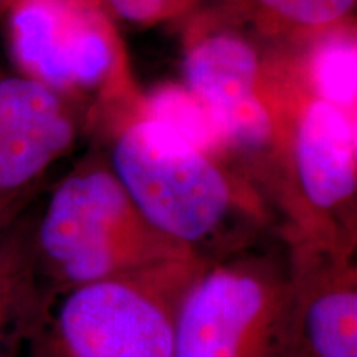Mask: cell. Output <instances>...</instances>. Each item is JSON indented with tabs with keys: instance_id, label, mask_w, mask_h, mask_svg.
Returning <instances> with one entry per match:
<instances>
[{
	"instance_id": "cell-4",
	"label": "cell",
	"mask_w": 357,
	"mask_h": 357,
	"mask_svg": "<svg viewBox=\"0 0 357 357\" xmlns=\"http://www.w3.org/2000/svg\"><path fill=\"white\" fill-rule=\"evenodd\" d=\"M181 257L53 298L32 357H172L182 298L202 270Z\"/></svg>"
},
{
	"instance_id": "cell-3",
	"label": "cell",
	"mask_w": 357,
	"mask_h": 357,
	"mask_svg": "<svg viewBox=\"0 0 357 357\" xmlns=\"http://www.w3.org/2000/svg\"><path fill=\"white\" fill-rule=\"evenodd\" d=\"M291 305L284 238L207 261L177 310L172 357H289Z\"/></svg>"
},
{
	"instance_id": "cell-6",
	"label": "cell",
	"mask_w": 357,
	"mask_h": 357,
	"mask_svg": "<svg viewBox=\"0 0 357 357\" xmlns=\"http://www.w3.org/2000/svg\"><path fill=\"white\" fill-rule=\"evenodd\" d=\"M284 242L293 275L289 357H357L356 252L305 238Z\"/></svg>"
},
{
	"instance_id": "cell-12",
	"label": "cell",
	"mask_w": 357,
	"mask_h": 357,
	"mask_svg": "<svg viewBox=\"0 0 357 357\" xmlns=\"http://www.w3.org/2000/svg\"><path fill=\"white\" fill-rule=\"evenodd\" d=\"M280 19L303 26H324L341 20L356 0H253Z\"/></svg>"
},
{
	"instance_id": "cell-1",
	"label": "cell",
	"mask_w": 357,
	"mask_h": 357,
	"mask_svg": "<svg viewBox=\"0 0 357 357\" xmlns=\"http://www.w3.org/2000/svg\"><path fill=\"white\" fill-rule=\"evenodd\" d=\"M108 166L142 218L204 261L255 243L240 217L263 225L258 197L225 162L149 118L116 136Z\"/></svg>"
},
{
	"instance_id": "cell-14",
	"label": "cell",
	"mask_w": 357,
	"mask_h": 357,
	"mask_svg": "<svg viewBox=\"0 0 357 357\" xmlns=\"http://www.w3.org/2000/svg\"><path fill=\"white\" fill-rule=\"evenodd\" d=\"M30 199H32V192L22 195V197L15 200H10V202L0 204V235H2L17 218H20L22 212H24L26 204L30 202Z\"/></svg>"
},
{
	"instance_id": "cell-10",
	"label": "cell",
	"mask_w": 357,
	"mask_h": 357,
	"mask_svg": "<svg viewBox=\"0 0 357 357\" xmlns=\"http://www.w3.org/2000/svg\"><path fill=\"white\" fill-rule=\"evenodd\" d=\"M146 118L172 129L190 144L227 164V153L211 109L189 88L164 86L151 96Z\"/></svg>"
},
{
	"instance_id": "cell-11",
	"label": "cell",
	"mask_w": 357,
	"mask_h": 357,
	"mask_svg": "<svg viewBox=\"0 0 357 357\" xmlns=\"http://www.w3.org/2000/svg\"><path fill=\"white\" fill-rule=\"evenodd\" d=\"M311 79L324 100L351 111L357 95V50L349 38H329L314 52Z\"/></svg>"
},
{
	"instance_id": "cell-7",
	"label": "cell",
	"mask_w": 357,
	"mask_h": 357,
	"mask_svg": "<svg viewBox=\"0 0 357 357\" xmlns=\"http://www.w3.org/2000/svg\"><path fill=\"white\" fill-rule=\"evenodd\" d=\"M75 137L65 95L25 75L0 77V204L33 192Z\"/></svg>"
},
{
	"instance_id": "cell-8",
	"label": "cell",
	"mask_w": 357,
	"mask_h": 357,
	"mask_svg": "<svg viewBox=\"0 0 357 357\" xmlns=\"http://www.w3.org/2000/svg\"><path fill=\"white\" fill-rule=\"evenodd\" d=\"M258 56L245 40L213 35L185 60L187 88L215 119L227 159L258 154L273 141V119L257 96Z\"/></svg>"
},
{
	"instance_id": "cell-2",
	"label": "cell",
	"mask_w": 357,
	"mask_h": 357,
	"mask_svg": "<svg viewBox=\"0 0 357 357\" xmlns=\"http://www.w3.org/2000/svg\"><path fill=\"white\" fill-rule=\"evenodd\" d=\"M38 271L53 298L155 263L195 257L147 223L105 162H83L32 225Z\"/></svg>"
},
{
	"instance_id": "cell-5",
	"label": "cell",
	"mask_w": 357,
	"mask_h": 357,
	"mask_svg": "<svg viewBox=\"0 0 357 357\" xmlns=\"http://www.w3.org/2000/svg\"><path fill=\"white\" fill-rule=\"evenodd\" d=\"M12 56L25 77L61 95L95 86L113 70L108 24L88 0H0Z\"/></svg>"
},
{
	"instance_id": "cell-15",
	"label": "cell",
	"mask_w": 357,
	"mask_h": 357,
	"mask_svg": "<svg viewBox=\"0 0 357 357\" xmlns=\"http://www.w3.org/2000/svg\"><path fill=\"white\" fill-rule=\"evenodd\" d=\"M0 77H2V75H0Z\"/></svg>"
},
{
	"instance_id": "cell-9",
	"label": "cell",
	"mask_w": 357,
	"mask_h": 357,
	"mask_svg": "<svg viewBox=\"0 0 357 357\" xmlns=\"http://www.w3.org/2000/svg\"><path fill=\"white\" fill-rule=\"evenodd\" d=\"M52 301L38 271L32 225L17 218L0 235V357L32 349Z\"/></svg>"
},
{
	"instance_id": "cell-13",
	"label": "cell",
	"mask_w": 357,
	"mask_h": 357,
	"mask_svg": "<svg viewBox=\"0 0 357 357\" xmlns=\"http://www.w3.org/2000/svg\"><path fill=\"white\" fill-rule=\"evenodd\" d=\"M88 2H102L124 20L149 24V22L166 19L172 12H177L182 0H88Z\"/></svg>"
}]
</instances>
